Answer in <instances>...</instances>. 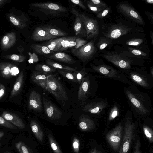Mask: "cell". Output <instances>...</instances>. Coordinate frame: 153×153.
<instances>
[{
	"label": "cell",
	"instance_id": "6da1fadb",
	"mask_svg": "<svg viewBox=\"0 0 153 153\" xmlns=\"http://www.w3.org/2000/svg\"><path fill=\"white\" fill-rule=\"evenodd\" d=\"M124 91L135 116L143 119L150 115L152 107L148 94L140 91L134 85L125 87Z\"/></svg>",
	"mask_w": 153,
	"mask_h": 153
},
{
	"label": "cell",
	"instance_id": "7a4b0ae2",
	"mask_svg": "<svg viewBox=\"0 0 153 153\" xmlns=\"http://www.w3.org/2000/svg\"><path fill=\"white\" fill-rule=\"evenodd\" d=\"M100 78L97 75L91 77L88 74L84 78L80 84L77 94L78 99L80 102L81 105H84L86 103L92 92L96 94L92 91L97 92Z\"/></svg>",
	"mask_w": 153,
	"mask_h": 153
},
{
	"label": "cell",
	"instance_id": "3957f363",
	"mask_svg": "<svg viewBox=\"0 0 153 153\" xmlns=\"http://www.w3.org/2000/svg\"><path fill=\"white\" fill-rule=\"evenodd\" d=\"M93 71L100 78H107L118 81L128 85L134 84L121 71L104 64L95 65L91 64Z\"/></svg>",
	"mask_w": 153,
	"mask_h": 153
},
{
	"label": "cell",
	"instance_id": "277c9868",
	"mask_svg": "<svg viewBox=\"0 0 153 153\" xmlns=\"http://www.w3.org/2000/svg\"><path fill=\"white\" fill-rule=\"evenodd\" d=\"M132 113L129 111L125 119L124 134L119 153H128L135 136L136 124L133 121Z\"/></svg>",
	"mask_w": 153,
	"mask_h": 153
},
{
	"label": "cell",
	"instance_id": "5b68a950",
	"mask_svg": "<svg viewBox=\"0 0 153 153\" xmlns=\"http://www.w3.org/2000/svg\"><path fill=\"white\" fill-rule=\"evenodd\" d=\"M46 90L63 104L68 100L65 89L55 75H48L47 77Z\"/></svg>",
	"mask_w": 153,
	"mask_h": 153
},
{
	"label": "cell",
	"instance_id": "8992f818",
	"mask_svg": "<svg viewBox=\"0 0 153 153\" xmlns=\"http://www.w3.org/2000/svg\"><path fill=\"white\" fill-rule=\"evenodd\" d=\"M121 71L133 83L146 89H151L153 87V77L150 74L131 69Z\"/></svg>",
	"mask_w": 153,
	"mask_h": 153
},
{
	"label": "cell",
	"instance_id": "52a82bcc",
	"mask_svg": "<svg viewBox=\"0 0 153 153\" xmlns=\"http://www.w3.org/2000/svg\"><path fill=\"white\" fill-rule=\"evenodd\" d=\"M71 11L75 15L78 16L81 20L85 29L87 38L90 39L97 36L99 32V25L96 19L79 13L73 8H71Z\"/></svg>",
	"mask_w": 153,
	"mask_h": 153
},
{
	"label": "cell",
	"instance_id": "ba28073f",
	"mask_svg": "<svg viewBox=\"0 0 153 153\" xmlns=\"http://www.w3.org/2000/svg\"><path fill=\"white\" fill-rule=\"evenodd\" d=\"M96 99L84 106L82 110L84 112L96 115L97 117H101L105 114L108 102L105 99L98 98Z\"/></svg>",
	"mask_w": 153,
	"mask_h": 153
},
{
	"label": "cell",
	"instance_id": "9c48e42d",
	"mask_svg": "<svg viewBox=\"0 0 153 153\" xmlns=\"http://www.w3.org/2000/svg\"><path fill=\"white\" fill-rule=\"evenodd\" d=\"M93 40L76 49L71 50L72 53L82 61L85 62L91 58L96 52Z\"/></svg>",
	"mask_w": 153,
	"mask_h": 153
},
{
	"label": "cell",
	"instance_id": "30bf717a",
	"mask_svg": "<svg viewBox=\"0 0 153 153\" xmlns=\"http://www.w3.org/2000/svg\"><path fill=\"white\" fill-rule=\"evenodd\" d=\"M123 128L122 124L120 123L106 135V138L107 142L114 151H118L120 147Z\"/></svg>",
	"mask_w": 153,
	"mask_h": 153
},
{
	"label": "cell",
	"instance_id": "8fae6325",
	"mask_svg": "<svg viewBox=\"0 0 153 153\" xmlns=\"http://www.w3.org/2000/svg\"><path fill=\"white\" fill-rule=\"evenodd\" d=\"M103 57L118 68L122 69V71L132 69V61L127 58L122 57L117 53H107L104 55Z\"/></svg>",
	"mask_w": 153,
	"mask_h": 153
},
{
	"label": "cell",
	"instance_id": "7c38bea8",
	"mask_svg": "<svg viewBox=\"0 0 153 153\" xmlns=\"http://www.w3.org/2000/svg\"><path fill=\"white\" fill-rule=\"evenodd\" d=\"M31 5L47 15H57L62 12L68 11L66 7L52 3H35L32 4Z\"/></svg>",
	"mask_w": 153,
	"mask_h": 153
},
{
	"label": "cell",
	"instance_id": "4fadbf2b",
	"mask_svg": "<svg viewBox=\"0 0 153 153\" xmlns=\"http://www.w3.org/2000/svg\"><path fill=\"white\" fill-rule=\"evenodd\" d=\"M87 41L76 37H64L58 44L57 51L66 50L69 48L76 49L86 44Z\"/></svg>",
	"mask_w": 153,
	"mask_h": 153
},
{
	"label": "cell",
	"instance_id": "5bb4252c",
	"mask_svg": "<svg viewBox=\"0 0 153 153\" xmlns=\"http://www.w3.org/2000/svg\"><path fill=\"white\" fill-rule=\"evenodd\" d=\"M43 104L45 112L50 119L56 120L60 118L63 114L62 111L50 100L43 95Z\"/></svg>",
	"mask_w": 153,
	"mask_h": 153
},
{
	"label": "cell",
	"instance_id": "9a60e30c",
	"mask_svg": "<svg viewBox=\"0 0 153 153\" xmlns=\"http://www.w3.org/2000/svg\"><path fill=\"white\" fill-rule=\"evenodd\" d=\"M118 9L123 14L137 23L141 25L143 24L142 17L135 9L129 5L122 4L119 5Z\"/></svg>",
	"mask_w": 153,
	"mask_h": 153
},
{
	"label": "cell",
	"instance_id": "2e32d148",
	"mask_svg": "<svg viewBox=\"0 0 153 153\" xmlns=\"http://www.w3.org/2000/svg\"><path fill=\"white\" fill-rule=\"evenodd\" d=\"M43 103L40 94L35 91L30 93L28 100V108L30 110L37 112L41 111L43 109Z\"/></svg>",
	"mask_w": 153,
	"mask_h": 153
},
{
	"label": "cell",
	"instance_id": "e0dca14e",
	"mask_svg": "<svg viewBox=\"0 0 153 153\" xmlns=\"http://www.w3.org/2000/svg\"><path fill=\"white\" fill-rule=\"evenodd\" d=\"M56 37L50 35L40 27H37L35 29L31 36L32 39L36 41L50 40Z\"/></svg>",
	"mask_w": 153,
	"mask_h": 153
},
{
	"label": "cell",
	"instance_id": "ac0fdd59",
	"mask_svg": "<svg viewBox=\"0 0 153 153\" xmlns=\"http://www.w3.org/2000/svg\"><path fill=\"white\" fill-rule=\"evenodd\" d=\"M48 74L34 71L31 75V79L33 82L46 91L47 77Z\"/></svg>",
	"mask_w": 153,
	"mask_h": 153
},
{
	"label": "cell",
	"instance_id": "d6986e66",
	"mask_svg": "<svg viewBox=\"0 0 153 153\" xmlns=\"http://www.w3.org/2000/svg\"><path fill=\"white\" fill-rule=\"evenodd\" d=\"M2 117L21 129L24 128L25 127L22 119L15 114L4 111L2 114Z\"/></svg>",
	"mask_w": 153,
	"mask_h": 153
},
{
	"label": "cell",
	"instance_id": "ffe728a7",
	"mask_svg": "<svg viewBox=\"0 0 153 153\" xmlns=\"http://www.w3.org/2000/svg\"><path fill=\"white\" fill-rule=\"evenodd\" d=\"M45 57L66 63L71 64L76 62L71 56L64 52H59L54 53L48 56H45Z\"/></svg>",
	"mask_w": 153,
	"mask_h": 153
},
{
	"label": "cell",
	"instance_id": "44dd1931",
	"mask_svg": "<svg viewBox=\"0 0 153 153\" xmlns=\"http://www.w3.org/2000/svg\"><path fill=\"white\" fill-rule=\"evenodd\" d=\"M129 30L124 26H114L105 33V36L110 38H117L126 34Z\"/></svg>",
	"mask_w": 153,
	"mask_h": 153
},
{
	"label": "cell",
	"instance_id": "7402d4cb",
	"mask_svg": "<svg viewBox=\"0 0 153 153\" xmlns=\"http://www.w3.org/2000/svg\"><path fill=\"white\" fill-rule=\"evenodd\" d=\"M79 127L84 131L91 130L95 128L94 121L88 116L82 114L79 118Z\"/></svg>",
	"mask_w": 153,
	"mask_h": 153
},
{
	"label": "cell",
	"instance_id": "603a6c76",
	"mask_svg": "<svg viewBox=\"0 0 153 153\" xmlns=\"http://www.w3.org/2000/svg\"><path fill=\"white\" fill-rule=\"evenodd\" d=\"M16 40L15 33L11 32L6 34L1 40V44L2 49L4 50L9 49L14 44Z\"/></svg>",
	"mask_w": 153,
	"mask_h": 153
},
{
	"label": "cell",
	"instance_id": "cb8c5ba5",
	"mask_svg": "<svg viewBox=\"0 0 153 153\" xmlns=\"http://www.w3.org/2000/svg\"><path fill=\"white\" fill-rule=\"evenodd\" d=\"M8 17L11 23L19 28L22 29L27 26L26 22L28 19L26 18L23 19L13 13L8 14Z\"/></svg>",
	"mask_w": 153,
	"mask_h": 153
},
{
	"label": "cell",
	"instance_id": "d4e9b609",
	"mask_svg": "<svg viewBox=\"0 0 153 153\" xmlns=\"http://www.w3.org/2000/svg\"><path fill=\"white\" fill-rule=\"evenodd\" d=\"M24 73L22 71L17 79L10 93V97L12 98L18 94L21 90L24 80Z\"/></svg>",
	"mask_w": 153,
	"mask_h": 153
},
{
	"label": "cell",
	"instance_id": "484cf974",
	"mask_svg": "<svg viewBox=\"0 0 153 153\" xmlns=\"http://www.w3.org/2000/svg\"><path fill=\"white\" fill-rule=\"evenodd\" d=\"M15 66L7 62L0 63V70L3 77L5 78L11 77L12 75L11 71Z\"/></svg>",
	"mask_w": 153,
	"mask_h": 153
},
{
	"label": "cell",
	"instance_id": "4316f807",
	"mask_svg": "<svg viewBox=\"0 0 153 153\" xmlns=\"http://www.w3.org/2000/svg\"><path fill=\"white\" fill-rule=\"evenodd\" d=\"M30 125L32 131L36 137L39 140L42 141L43 139V134L38 123L35 120H32Z\"/></svg>",
	"mask_w": 153,
	"mask_h": 153
},
{
	"label": "cell",
	"instance_id": "83f0119b",
	"mask_svg": "<svg viewBox=\"0 0 153 153\" xmlns=\"http://www.w3.org/2000/svg\"><path fill=\"white\" fill-rule=\"evenodd\" d=\"M120 108L117 104H114L109 110L107 117V126L120 115Z\"/></svg>",
	"mask_w": 153,
	"mask_h": 153
},
{
	"label": "cell",
	"instance_id": "f1b7e54d",
	"mask_svg": "<svg viewBox=\"0 0 153 153\" xmlns=\"http://www.w3.org/2000/svg\"><path fill=\"white\" fill-rule=\"evenodd\" d=\"M30 47L33 51L41 55H46L54 52L51 51L45 45L32 44L30 45Z\"/></svg>",
	"mask_w": 153,
	"mask_h": 153
},
{
	"label": "cell",
	"instance_id": "f546056e",
	"mask_svg": "<svg viewBox=\"0 0 153 153\" xmlns=\"http://www.w3.org/2000/svg\"><path fill=\"white\" fill-rule=\"evenodd\" d=\"M46 62L48 65L55 69L56 68L60 70H67L74 72H76L78 71L74 68L56 63L51 59L48 58H47L46 59Z\"/></svg>",
	"mask_w": 153,
	"mask_h": 153
},
{
	"label": "cell",
	"instance_id": "4dcf8cb0",
	"mask_svg": "<svg viewBox=\"0 0 153 153\" xmlns=\"http://www.w3.org/2000/svg\"><path fill=\"white\" fill-rule=\"evenodd\" d=\"M35 69L37 71L47 74L53 73L56 71V69L43 64H38L35 67Z\"/></svg>",
	"mask_w": 153,
	"mask_h": 153
},
{
	"label": "cell",
	"instance_id": "1f68e13d",
	"mask_svg": "<svg viewBox=\"0 0 153 153\" xmlns=\"http://www.w3.org/2000/svg\"><path fill=\"white\" fill-rule=\"evenodd\" d=\"M50 35L56 37L62 36L67 35V33L56 28H52L49 27H42Z\"/></svg>",
	"mask_w": 153,
	"mask_h": 153
},
{
	"label": "cell",
	"instance_id": "d6a6232c",
	"mask_svg": "<svg viewBox=\"0 0 153 153\" xmlns=\"http://www.w3.org/2000/svg\"><path fill=\"white\" fill-rule=\"evenodd\" d=\"M59 73L65 78L73 82H76V74L75 72L67 70H58Z\"/></svg>",
	"mask_w": 153,
	"mask_h": 153
},
{
	"label": "cell",
	"instance_id": "836d02e7",
	"mask_svg": "<svg viewBox=\"0 0 153 153\" xmlns=\"http://www.w3.org/2000/svg\"><path fill=\"white\" fill-rule=\"evenodd\" d=\"M64 38L61 37L53 40L51 39L45 44L47 46L51 51L54 52L57 51V47L58 44Z\"/></svg>",
	"mask_w": 153,
	"mask_h": 153
},
{
	"label": "cell",
	"instance_id": "e575fe53",
	"mask_svg": "<svg viewBox=\"0 0 153 153\" xmlns=\"http://www.w3.org/2000/svg\"><path fill=\"white\" fill-rule=\"evenodd\" d=\"M145 135L151 143L153 142V132L152 129L148 126L144 125L143 126Z\"/></svg>",
	"mask_w": 153,
	"mask_h": 153
},
{
	"label": "cell",
	"instance_id": "d590c367",
	"mask_svg": "<svg viewBox=\"0 0 153 153\" xmlns=\"http://www.w3.org/2000/svg\"><path fill=\"white\" fill-rule=\"evenodd\" d=\"M75 16L76 19L74 23V28L75 34L77 35L80 32L83 24L79 17L77 15Z\"/></svg>",
	"mask_w": 153,
	"mask_h": 153
},
{
	"label": "cell",
	"instance_id": "8d00e7d4",
	"mask_svg": "<svg viewBox=\"0 0 153 153\" xmlns=\"http://www.w3.org/2000/svg\"><path fill=\"white\" fill-rule=\"evenodd\" d=\"M7 59L18 62H22L24 61L26 57L23 55L13 54L4 56Z\"/></svg>",
	"mask_w": 153,
	"mask_h": 153
},
{
	"label": "cell",
	"instance_id": "74e56055",
	"mask_svg": "<svg viewBox=\"0 0 153 153\" xmlns=\"http://www.w3.org/2000/svg\"><path fill=\"white\" fill-rule=\"evenodd\" d=\"M0 125L7 128L11 129H17V127L2 116H0Z\"/></svg>",
	"mask_w": 153,
	"mask_h": 153
},
{
	"label": "cell",
	"instance_id": "f35d334b",
	"mask_svg": "<svg viewBox=\"0 0 153 153\" xmlns=\"http://www.w3.org/2000/svg\"><path fill=\"white\" fill-rule=\"evenodd\" d=\"M76 74L77 82L79 84L81 83L84 78L87 74L88 73L86 71L85 68H83L80 71L75 72Z\"/></svg>",
	"mask_w": 153,
	"mask_h": 153
},
{
	"label": "cell",
	"instance_id": "ab89813d",
	"mask_svg": "<svg viewBox=\"0 0 153 153\" xmlns=\"http://www.w3.org/2000/svg\"><path fill=\"white\" fill-rule=\"evenodd\" d=\"M48 137L51 146L54 152L55 153H62L52 137L49 135Z\"/></svg>",
	"mask_w": 153,
	"mask_h": 153
},
{
	"label": "cell",
	"instance_id": "60d3db41",
	"mask_svg": "<svg viewBox=\"0 0 153 153\" xmlns=\"http://www.w3.org/2000/svg\"><path fill=\"white\" fill-rule=\"evenodd\" d=\"M15 146L20 153H29L28 149L22 142L20 141L16 143Z\"/></svg>",
	"mask_w": 153,
	"mask_h": 153
},
{
	"label": "cell",
	"instance_id": "b9f144b4",
	"mask_svg": "<svg viewBox=\"0 0 153 153\" xmlns=\"http://www.w3.org/2000/svg\"><path fill=\"white\" fill-rule=\"evenodd\" d=\"M90 3L99 7L105 9L106 7V5L100 0H90L87 1Z\"/></svg>",
	"mask_w": 153,
	"mask_h": 153
},
{
	"label": "cell",
	"instance_id": "7bdbcfd3",
	"mask_svg": "<svg viewBox=\"0 0 153 153\" xmlns=\"http://www.w3.org/2000/svg\"><path fill=\"white\" fill-rule=\"evenodd\" d=\"M87 5L90 10L96 13V14L102 11L104 9L96 7L87 1Z\"/></svg>",
	"mask_w": 153,
	"mask_h": 153
},
{
	"label": "cell",
	"instance_id": "ee69618b",
	"mask_svg": "<svg viewBox=\"0 0 153 153\" xmlns=\"http://www.w3.org/2000/svg\"><path fill=\"white\" fill-rule=\"evenodd\" d=\"M143 42L142 39H137L128 41L126 42V44L130 45L137 46L140 45Z\"/></svg>",
	"mask_w": 153,
	"mask_h": 153
},
{
	"label": "cell",
	"instance_id": "f6af8a7d",
	"mask_svg": "<svg viewBox=\"0 0 153 153\" xmlns=\"http://www.w3.org/2000/svg\"><path fill=\"white\" fill-rule=\"evenodd\" d=\"M28 54L30 56L29 59L28 60L29 63H33L39 61L38 57L35 53H31L30 52H29Z\"/></svg>",
	"mask_w": 153,
	"mask_h": 153
},
{
	"label": "cell",
	"instance_id": "bcb514c9",
	"mask_svg": "<svg viewBox=\"0 0 153 153\" xmlns=\"http://www.w3.org/2000/svg\"><path fill=\"white\" fill-rule=\"evenodd\" d=\"M110 9L106 7L102 11L97 13V16L98 18H101L105 17L108 13Z\"/></svg>",
	"mask_w": 153,
	"mask_h": 153
},
{
	"label": "cell",
	"instance_id": "7dc6e473",
	"mask_svg": "<svg viewBox=\"0 0 153 153\" xmlns=\"http://www.w3.org/2000/svg\"><path fill=\"white\" fill-rule=\"evenodd\" d=\"M79 147V143L78 139L75 138L74 140L73 143V147L75 152H78Z\"/></svg>",
	"mask_w": 153,
	"mask_h": 153
},
{
	"label": "cell",
	"instance_id": "c3c4849f",
	"mask_svg": "<svg viewBox=\"0 0 153 153\" xmlns=\"http://www.w3.org/2000/svg\"><path fill=\"white\" fill-rule=\"evenodd\" d=\"M140 141L139 140H138L135 143L134 153H141L140 150Z\"/></svg>",
	"mask_w": 153,
	"mask_h": 153
},
{
	"label": "cell",
	"instance_id": "681fc988",
	"mask_svg": "<svg viewBox=\"0 0 153 153\" xmlns=\"http://www.w3.org/2000/svg\"><path fill=\"white\" fill-rule=\"evenodd\" d=\"M70 1L72 3L79 6L83 9L85 10L86 9V7L81 1L79 0H71Z\"/></svg>",
	"mask_w": 153,
	"mask_h": 153
},
{
	"label": "cell",
	"instance_id": "f907efd6",
	"mask_svg": "<svg viewBox=\"0 0 153 153\" xmlns=\"http://www.w3.org/2000/svg\"><path fill=\"white\" fill-rule=\"evenodd\" d=\"M132 53L134 55L145 56L146 54L142 51L137 49H133L131 51Z\"/></svg>",
	"mask_w": 153,
	"mask_h": 153
},
{
	"label": "cell",
	"instance_id": "816d5d0a",
	"mask_svg": "<svg viewBox=\"0 0 153 153\" xmlns=\"http://www.w3.org/2000/svg\"><path fill=\"white\" fill-rule=\"evenodd\" d=\"M5 88L4 85L0 83V100L4 96L5 93Z\"/></svg>",
	"mask_w": 153,
	"mask_h": 153
},
{
	"label": "cell",
	"instance_id": "f5cc1de1",
	"mask_svg": "<svg viewBox=\"0 0 153 153\" xmlns=\"http://www.w3.org/2000/svg\"><path fill=\"white\" fill-rule=\"evenodd\" d=\"M108 44L106 42H103L99 46V49L100 50H102L105 48L107 46Z\"/></svg>",
	"mask_w": 153,
	"mask_h": 153
},
{
	"label": "cell",
	"instance_id": "db71d44e",
	"mask_svg": "<svg viewBox=\"0 0 153 153\" xmlns=\"http://www.w3.org/2000/svg\"><path fill=\"white\" fill-rule=\"evenodd\" d=\"M90 153H102L101 151L98 150L96 148L92 149Z\"/></svg>",
	"mask_w": 153,
	"mask_h": 153
},
{
	"label": "cell",
	"instance_id": "11a10c76",
	"mask_svg": "<svg viewBox=\"0 0 153 153\" xmlns=\"http://www.w3.org/2000/svg\"><path fill=\"white\" fill-rule=\"evenodd\" d=\"M7 1V0H0V6L6 3Z\"/></svg>",
	"mask_w": 153,
	"mask_h": 153
},
{
	"label": "cell",
	"instance_id": "9f6ffc18",
	"mask_svg": "<svg viewBox=\"0 0 153 153\" xmlns=\"http://www.w3.org/2000/svg\"><path fill=\"white\" fill-rule=\"evenodd\" d=\"M146 1L147 3L149 4H152L153 3V0H146Z\"/></svg>",
	"mask_w": 153,
	"mask_h": 153
},
{
	"label": "cell",
	"instance_id": "6f0895ef",
	"mask_svg": "<svg viewBox=\"0 0 153 153\" xmlns=\"http://www.w3.org/2000/svg\"><path fill=\"white\" fill-rule=\"evenodd\" d=\"M4 134V133L2 131H0V139L3 137Z\"/></svg>",
	"mask_w": 153,
	"mask_h": 153
},
{
	"label": "cell",
	"instance_id": "680465c9",
	"mask_svg": "<svg viewBox=\"0 0 153 153\" xmlns=\"http://www.w3.org/2000/svg\"><path fill=\"white\" fill-rule=\"evenodd\" d=\"M150 74L153 77V68L152 67L151 69Z\"/></svg>",
	"mask_w": 153,
	"mask_h": 153
},
{
	"label": "cell",
	"instance_id": "91938a15",
	"mask_svg": "<svg viewBox=\"0 0 153 153\" xmlns=\"http://www.w3.org/2000/svg\"><path fill=\"white\" fill-rule=\"evenodd\" d=\"M4 153H11L10 152H9L6 151V152H5Z\"/></svg>",
	"mask_w": 153,
	"mask_h": 153
},
{
	"label": "cell",
	"instance_id": "94428289",
	"mask_svg": "<svg viewBox=\"0 0 153 153\" xmlns=\"http://www.w3.org/2000/svg\"><path fill=\"white\" fill-rule=\"evenodd\" d=\"M1 143H0V147L1 146Z\"/></svg>",
	"mask_w": 153,
	"mask_h": 153
},
{
	"label": "cell",
	"instance_id": "6125c7cd",
	"mask_svg": "<svg viewBox=\"0 0 153 153\" xmlns=\"http://www.w3.org/2000/svg\"><path fill=\"white\" fill-rule=\"evenodd\" d=\"M1 74H0V77H1Z\"/></svg>",
	"mask_w": 153,
	"mask_h": 153
}]
</instances>
